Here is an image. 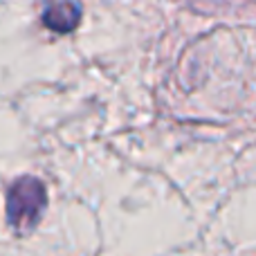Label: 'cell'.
<instances>
[{"label":"cell","mask_w":256,"mask_h":256,"mask_svg":"<svg viewBox=\"0 0 256 256\" xmlns=\"http://www.w3.org/2000/svg\"><path fill=\"white\" fill-rule=\"evenodd\" d=\"M48 204L45 184L34 176L18 178L7 191V220L16 232H30L38 225Z\"/></svg>","instance_id":"6da1fadb"},{"label":"cell","mask_w":256,"mask_h":256,"mask_svg":"<svg viewBox=\"0 0 256 256\" xmlns=\"http://www.w3.org/2000/svg\"><path fill=\"white\" fill-rule=\"evenodd\" d=\"M43 25L58 34H70L81 22V4L74 0H52L43 9Z\"/></svg>","instance_id":"7a4b0ae2"}]
</instances>
